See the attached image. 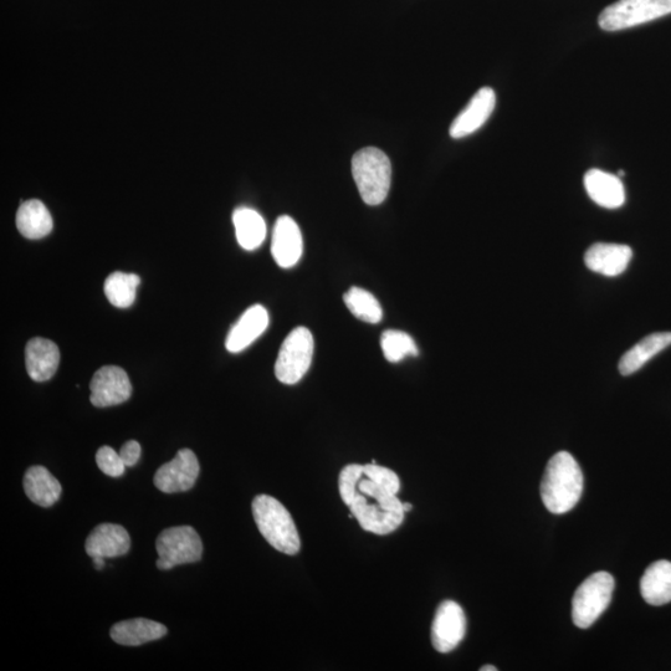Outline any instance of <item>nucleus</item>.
Wrapping results in <instances>:
<instances>
[{
  "mask_svg": "<svg viewBox=\"0 0 671 671\" xmlns=\"http://www.w3.org/2000/svg\"><path fill=\"white\" fill-rule=\"evenodd\" d=\"M496 106V94L491 87H483L473 96L465 109L450 126V137L459 140L471 135L485 125Z\"/></svg>",
  "mask_w": 671,
  "mask_h": 671,
  "instance_id": "obj_12",
  "label": "nucleus"
},
{
  "mask_svg": "<svg viewBox=\"0 0 671 671\" xmlns=\"http://www.w3.org/2000/svg\"><path fill=\"white\" fill-rule=\"evenodd\" d=\"M480 671H498V668L493 667V665H485V667L480 668Z\"/></svg>",
  "mask_w": 671,
  "mask_h": 671,
  "instance_id": "obj_32",
  "label": "nucleus"
},
{
  "mask_svg": "<svg viewBox=\"0 0 671 671\" xmlns=\"http://www.w3.org/2000/svg\"><path fill=\"white\" fill-rule=\"evenodd\" d=\"M633 250L628 245L596 243L585 254V264L594 273L614 278L628 269Z\"/></svg>",
  "mask_w": 671,
  "mask_h": 671,
  "instance_id": "obj_14",
  "label": "nucleus"
},
{
  "mask_svg": "<svg viewBox=\"0 0 671 671\" xmlns=\"http://www.w3.org/2000/svg\"><path fill=\"white\" fill-rule=\"evenodd\" d=\"M583 473L570 453L560 452L547 464L541 498L552 514L563 515L578 504L583 493Z\"/></svg>",
  "mask_w": 671,
  "mask_h": 671,
  "instance_id": "obj_2",
  "label": "nucleus"
},
{
  "mask_svg": "<svg viewBox=\"0 0 671 671\" xmlns=\"http://www.w3.org/2000/svg\"><path fill=\"white\" fill-rule=\"evenodd\" d=\"M158 556L172 565H184L202 560L203 544L191 526L169 527L156 541Z\"/></svg>",
  "mask_w": 671,
  "mask_h": 671,
  "instance_id": "obj_8",
  "label": "nucleus"
},
{
  "mask_svg": "<svg viewBox=\"0 0 671 671\" xmlns=\"http://www.w3.org/2000/svg\"><path fill=\"white\" fill-rule=\"evenodd\" d=\"M60 351L53 341L35 337L25 347V366L35 382L49 381L58 371Z\"/></svg>",
  "mask_w": 671,
  "mask_h": 671,
  "instance_id": "obj_18",
  "label": "nucleus"
},
{
  "mask_svg": "<svg viewBox=\"0 0 671 671\" xmlns=\"http://www.w3.org/2000/svg\"><path fill=\"white\" fill-rule=\"evenodd\" d=\"M120 457L122 462L125 463L126 468L135 466L141 457L140 443L136 442V440H130V442L125 443L124 447L120 450Z\"/></svg>",
  "mask_w": 671,
  "mask_h": 671,
  "instance_id": "obj_29",
  "label": "nucleus"
},
{
  "mask_svg": "<svg viewBox=\"0 0 671 671\" xmlns=\"http://www.w3.org/2000/svg\"><path fill=\"white\" fill-rule=\"evenodd\" d=\"M253 515L260 534L271 546L285 555L299 553L301 541L293 517L279 500L259 495L253 501Z\"/></svg>",
  "mask_w": 671,
  "mask_h": 671,
  "instance_id": "obj_3",
  "label": "nucleus"
},
{
  "mask_svg": "<svg viewBox=\"0 0 671 671\" xmlns=\"http://www.w3.org/2000/svg\"><path fill=\"white\" fill-rule=\"evenodd\" d=\"M381 347L384 357L392 363L401 362L408 356H417L418 347L406 332L388 330L383 332Z\"/></svg>",
  "mask_w": 671,
  "mask_h": 671,
  "instance_id": "obj_27",
  "label": "nucleus"
},
{
  "mask_svg": "<svg viewBox=\"0 0 671 671\" xmlns=\"http://www.w3.org/2000/svg\"><path fill=\"white\" fill-rule=\"evenodd\" d=\"M343 301L353 316L367 324H378L383 319L381 304L368 291L353 286L343 295Z\"/></svg>",
  "mask_w": 671,
  "mask_h": 671,
  "instance_id": "obj_26",
  "label": "nucleus"
},
{
  "mask_svg": "<svg viewBox=\"0 0 671 671\" xmlns=\"http://www.w3.org/2000/svg\"><path fill=\"white\" fill-rule=\"evenodd\" d=\"M157 567H158V570L169 571V570H172V568H174L176 566L172 565L171 562L163 560V558H158Z\"/></svg>",
  "mask_w": 671,
  "mask_h": 671,
  "instance_id": "obj_30",
  "label": "nucleus"
},
{
  "mask_svg": "<svg viewBox=\"0 0 671 671\" xmlns=\"http://www.w3.org/2000/svg\"><path fill=\"white\" fill-rule=\"evenodd\" d=\"M624 176H626V172H624V171H619L618 172V177L619 178L624 177Z\"/></svg>",
  "mask_w": 671,
  "mask_h": 671,
  "instance_id": "obj_34",
  "label": "nucleus"
},
{
  "mask_svg": "<svg viewBox=\"0 0 671 671\" xmlns=\"http://www.w3.org/2000/svg\"><path fill=\"white\" fill-rule=\"evenodd\" d=\"M90 391L92 406L97 408L119 406L130 399L132 384L122 368L104 366L92 377Z\"/></svg>",
  "mask_w": 671,
  "mask_h": 671,
  "instance_id": "obj_9",
  "label": "nucleus"
},
{
  "mask_svg": "<svg viewBox=\"0 0 671 671\" xmlns=\"http://www.w3.org/2000/svg\"><path fill=\"white\" fill-rule=\"evenodd\" d=\"M199 475L196 454L189 449H181L176 457L157 470L153 483L162 493L174 494L191 490Z\"/></svg>",
  "mask_w": 671,
  "mask_h": 671,
  "instance_id": "obj_10",
  "label": "nucleus"
},
{
  "mask_svg": "<svg viewBox=\"0 0 671 671\" xmlns=\"http://www.w3.org/2000/svg\"><path fill=\"white\" fill-rule=\"evenodd\" d=\"M23 485L28 498L42 507L53 506L63 491L59 480L44 466H32L25 473Z\"/></svg>",
  "mask_w": 671,
  "mask_h": 671,
  "instance_id": "obj_21",
  "label": "nucleus"
},
{
  "mask_svg": "<svg viewBox=\"0 0 671 671\" xmlns=\"http://www.w3.org/2000/svg\"><path fill=\"white\" fill-rule=\"evenodd\" d=\"M141 284L140 276L116 271L109 275L104 285L105 295L111 305L127 309L136 300V291Z\"/></svg>",
  "mask_w": 671,
  "mask_h": 671,
  "instance_id": "obj_25",
  "label": "nucleus"
},
{
  "mask_svg": "<svg viewBox=\"0 0 671 671\" xmlns=\"http://www.w3.org/2000/svg\"><path fill=\"white\" fill-rule=\"evenodd\" d=\"M314 356V337L306 327L291 331L281 345L275 375L281 383L296 384L309 371Z\"/></svg>",
  "mask_w": 671,
  "mask_h": 671,
  "instance_id": "obj_7",
  "label": "nucleus"
},
{
  "mask_svg": "<svg viewBox=\"0 0 671 671\" xmlns=\"http://www.w3.org/2000/svg\"><path fill=\"white\" fill-rule=\"evenodd\" d=\"M671 14V0H618L599 15V27L606 32L638 27Z\"/></svg>",
  "mask_w": 671,
  "mask_h": 671,
  "instance_id": "obj_6",
  "label": "nucleus"
},
{
  "mask_svg": "<svg viewBox=\"0 0 671 671\" xmlns=\"http://www.w3.org/2000/svg\"><path fill=\"white\" fill-rule=\"evenodd\" d=\"M640 592L650 606L671 602V562L658 561L650 565L640 581Z\"/></svg>",
  "mask_w": 671,
  "mask_h": 671,
  "instance_id": "obj_22",
  "label": "nucleus"
},
{
  "mask_svg": "<svg viewBox=\"0 0 671 671\" xmlns=\"http://www.w3.org/2000/svg\"><path fill=\"white\" fill-rule=\"evenodd\" d=\"M671 345V332H657L644 337L637 345L624 353L619 361V372L622 376H630L645 366L658 353Z\"/></svg>",
  "mask_w": 671,
  "mask_h": 671,
  "instance_id": "obj_20",
  "label": "nucleus"
},
{
  "mask_svg": "<svg viewBox=\"0 0 671 671\" xmlns=\"http://www.w3.org/2000/svg\"><path fill=\"white\" fill-rule=\"evenodd\" d=\"M466 617L463 608L454 601H444L435 613L432 643L439 653L453 652L465 637Z\"/></svg>",
  "mask_w": 671,
  "mask_h": 671,
  "instance_id": "obj_11",
  "label": "nucleus"
},
{
  "mask_svg": "<svg viewBox=\"0 0 671 671\" xmlns=\"http://www.w3.org/2000/svg\"><path fill=\"white\" fill-rule=\"evenodd\" d=\"M17 227L23 237L37 240L53 230L54 222L48 208L38 199L22 203L17 213Z\"/></svg>",
  "mask_w": 671,
  "mask_h": 671,
  "instance_id": "obj_23",
  "label": "nucleus"
},
{
  "mask_svg": "<svg viewBox=\"0 0 671 671\" xmlns=\"http://www.w3.org/2000/svg\"><path fill=\"white\" fill-rule=\"evenodd\" d=\"M96 570L101 571L105 567V558L104 557H92Z\"/></svg>",
  "mask_w": 671,
  "mask_h": 671,
  "instance_id": "obj_31",
  "label": "nucleus"
},
{
  "mask_svg": "<svg viewBox=\"0 0 671 671\" xmlns=\"http://www.w3.org/2000/svg\"><path fill=\"white\" fill-rule=\"evenodd\" d=\"M403 510L404 512H409L413 510V505L409 503H404L403 504Z\"/></svg>",
  "mask_w": 671,
  "mask_h": 671,
  "instance_id": "obj_33",
  "label": "nucleus"
},
{
  "mask_svg": "<svg viewBox=\"0 0 671 671\" xmlns=\"http://www.w3.org/2000/svg\"><path fill=\"white\" fill-rule=\"evenodd\" d=\"M401 488L398 475L391 469L371 464L345 466L338 478L343 503L350 507L362 529L384 536L403 524V503L397 498Z\"/></svg>",
  "mask_w": 671,
  "mask_h": 671,
  "instance_id": "obj_1",
  "label": "nucleus"
},
{
  "mask_svg": "<svg viewBox=\"0 0 671 671\" xmlns=\"http://www.w3.org/2000/svg\"><path fill=\"white\" fill-rule=\"evenodd\" d=\"M235 234L240 247L248 252L258 249L266 238V224L261 215L252 208L242 207L233 213Z\"/></svg>",
  "mask_w": 671,
  "mask_h": 671,
  "instance_id": "obj_24",
  "label": "nucleus"
},
{
  "mask_svg": "<svg viewBox=\"0 0 671 671\" xmlns=\"http://www.w3.org/2000/svg\"><path fill=\"white\" fill-rule=\"evenodd\" d=\"M304 252V242L299 225L288 215H281L276 220L271 254L280 268H293L301 259Z\"/></svg>",
  "mask_w": 671,
  "mask_h": 671,
  "instance_id": "obj_13",
  "label": "nucleus"
},
{
  "mask_svg": "<svg viewBox=\"0 0 671 671\" xmlns=\"http://www.w3.org/2000/svg\"><path fill=\"white\" fill-rule=\"evenodd\" d=\"M614 578L611 573L597 572L577 588L572 601V619L576 627L587 629L598 621L612 601Z\"/></svg>",
  "mask_w": 671,
  "mask_h": 671,
  "instance_id": "obj_5",
  "label": "nucleus"
},
{
  "mask_svg": "<svg viewBox=\"0 0 671 671\" xmlns=\"http://www.w3.org/2000/svg\"><path fill=\"white\" fill-rule=\"evenodd\" d=\"M110 634L112 640L117 644L138 647V645L165 637L167 628L150 619L137 618L115 624Z\"/></svg>",
  "mask_w": 671,
  "mask_h": 671,
  "instance_id": "obj_19",
  "label": "nucleus"
},
{
  "mask_svg": "<svg viewBox=\"0 0 671 671\" xmlns=\"http://www.w3.org/2000/svg\"><path fill=\"white\" fill-rule=\"evenodd\" d=\"M585 188L589 198L603 208L617 209L626 203V189L621 178L601 169H589L585 174Z\"/></svg>",
  "mask_w": 671,
  "mask_h": 671,
  "instance_id": "obj_17",
  "label": "nucleus"
},
{
  "mask_svg": "<svg viewBox=\"0 0 671 671\" xmlns=\"http://www.w3.org/2000/svg\"><path fill=\"white\" fill-rule=\"evenodd\" d=\"M131 539L125 527L115 524L96 526L87 537L85 548L92 557L114 558L130 551Z\"/></svg>",
  "mask_w": 671,
  "mask_h": 671,
  "instance_id": "obj_16",
  "label": "nucleus"
},
{
  "mask_svg": "<svg viewBox=\"0 0 671 671\" xmlns=\"http://www.w3.org/2000/svg\"><path fill=\"white\" fill-rule=\"evenodd\" d=\"M352 176L368 206L386 201L392 182V165L386 153L375 147L358 151L352 158Z\"/></svg>",
  "mask_w": 671,
  "mask_h": 671,
  "instance_id": "obj_4",
  "label": "nucleus"
},
{
  "mask_svg": "<svg viewBox=\"0 0 671 671\" xmlns=\"http://www.w3.org/2000/svg\"><path fill=\"white\" fill-rule=\"evenodd\" d=\"M96 463L102 473L111 476V478H120L125 474L126 465L122 462L120 453H116L114 449L101 447L96 454Z\"/></svg>",
  "mask_w": 671,
  "mask_h": 671,
  "instance_id": "obj_28",
  "label": "nucleus"
},
{
  "mask_svg": "<svg viewBox=\"0 0 671 671\" xmlns=\"http://www.w3.org/2000/svg\"><path fill=\"white\" fill-rule=\"evenodd\" d=\"M268 326L269 314L265 307L261 305L249 307L230 330L225 347L232 353L242 352L258 340Z\"/></svg>",
  "mask_w": 671,
  "mask_h": 671,
  "instance_id": "obj_15",
  "label": "nucleus"
}]
</instances>
